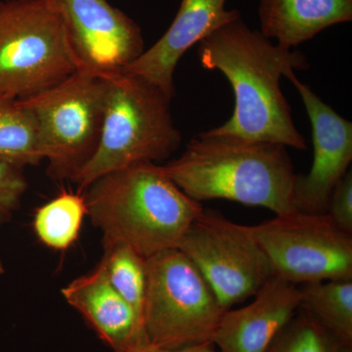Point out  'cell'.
I'll list each match as a JSON object with an SVG mask.
<instances>
[{
    "instance_id": "obj_9",
    "label": "cell",
    "mask_w": 352,
    "mask_h": 352,
    "mask_svg": "<svg viewBox=\"0 0 352 352\" xmlns=\"http://www.w3.org/2000/svg\"><path fill=\"white\" fill-rule=\"evenodd\" d=\"M251 228L274 276L296 286L352 279V235L327 214L296 210Z\"/></svg>"
},
{
    "instance_id": "obj_5",
    "label": "cell",
    "mask_w": 352,
    "mask_h": 352,
    "mask_svg": "<svg viewBox=\"0 0 352 352\" xmlns=\"http://www.w3.org/2000/svg\"><path fill=\"white\" fill-rule=\"evenodd\" d=\"M78 69L55 0H0V98H29Z\"/></svg>"
},
{
    "instance_id": "obj_3",
    "label": "cell",
    "mask_w": 352,
    "mask_h": 352,
    "mask_svg": "<svg viewBox=\"0 0 352 352\" xmlns=\"http://www.w3.org/2000/svg\"><path fill=\"white\" fill-rule=\"evenodd\" d=\"M87 215L103 245L124 244L148 258L177 248L204 210L157 164H141L101 176L85 190Z\"/></svg>"
},
{
    "instance_id": "obj_4",
    "label": "cell",
    "mask_w": 352,
    "mask_h": 352,
    "mask_svg": "<svg viewBox=\"0 0 352 352\" xmlns=\"http://www.w3.org/2000/svg\"><path fill=\"white\" fill-rule=\"evenodd\" d=\"M105 111L98 147L76 175L78 192L101 176L168 159L182 144L170 111L171 99L144 78L120 73L107 76Z\"/></svg>"
},
{
    "instance_id": "obj_16",
    "label": "cell",
    "mask_w": 352,
    "mask_h": 352,
    "mask_svg": "<svg viewBox=\"0 0 352 352\" xmlns=\"http://www.w3.org/2000/svg\"><path fill=\"white\" fill-rule=\"evenodd\" d=\"M302 307L333 338L352 344V279L300 285Z\"/></svg>"
},
{
    "instance_id": "obj_24",
    "label": "cell",
    "mask_w": 352,
    "mask_h": 352,
    "mask_svg": "<svg viewBox=\"0 0 352 352\" xmlns=\"http://www.w3.org/2000/svg\"><path fill=\"white\" fill-rule=\"evenodd\" d=\"M337 352H352V344L339 342L337 347Z\"/></svg>"
},
{
    "instance_id": "obj_12",
    "label": "cell",
    "mask_w": 352,
    "mask_h": 352,
    "mask_svg": "<svg viewBox=\"0 0 352 352\" xmlns=\"http://www.w3.org/2000/svg\"><path fill=\"white\" fill-rule=\"evenodd\" d=\"M226 1L182 0L175 19L163 36L122 73L144 78L173 99L175 69L183 55L222 25L241 18L240 11L227 10Z\"/></svg>"
},
{
    "instance_id": "obj_21",
    "label": "cell",
    "mask_w": 352,
    "mask_h": 352,
    "mask_svg": "<svg viewBox=\"0 0 352 352\" xmlns=\"http://www.w3.org/2000/svg\"><path fill=\"white\" fill-rule=\"evenodd\" d=\"M28 187L23 168L0 163V226L12 219Z\"/></svg>"
},
{
    "instance_id": "obj_2",
    "label": "cell",
    "mask_w": 352,
    "mask_h": 352,
    "mask_svg": "<svg viewBox=\"0 0 352 352\" xmlns=\"http://www.w3.org/2000/svg\"><path fill=\"white\" fill-rule=\"evenodd\" d=\"M163 168L199 203L222 199L267 208L276 215L296 210L295 168L281 144L201 132L182 156Z\"/></svg>"
},
{
    "instance_id": "obj_1",
    "label": "cell",
    "mask_w": 352,
    "mask_h": 352,
    "mask_svg": "<svg viewBox=\"0 0 352 352\" xmlns=\"http://www.w3.org/2000/svg\"><path fill=\"white\" fill-rule=\"evenodd\" d=\"M198 54L204 68L226 76L235 96L230 119L210 133L307 150L280 85L289 69H308L302 53L273 43L239 18L204 38Z\"/></svg>"
},
{
    "instance_id": "obj_22",
    "label": "cell",
    "mask_w": 352,
    "mask_h": 352,
    "mask_svg": "<svg viewBox=\"0 0 352 352\" xmlns=\"http://www.w3.org/2000/svg\"><path fill=\"white\" fill-rule=\"evenodd\" d=\"M326 214L344 232L352 235V173L349 170L331 194Z\"/></svg>"
},
{
    "instance_id": "obj_15",
    "label": "cell",
    "mask_w": 352,
    "mask_h": 352,
    "mask_svg": "<svg viewBox=\"0 0 352 352\" xmlns=\"http://www.w3.org/2000/svg\"><path fill=\"white\" fill-rule=\"evenodd\" d=\"M261 31L292 50L331 25L352 21V0H261Z\"/></svg>"
},
{
    "instance_id": "obj_11",
    "label": "cell",
    "mask_w": 352,
    "mask_h": 352,
    "mask_svg": "<svg viewBox=\"0 0 352 352\" xmlns=\"http://www.w3.org/2000/svg\"><path fill=\"white\" fill-rule=\"evenodd\" d=\"M285 76L295 85L312 129L314 162L309 173L296 175L294 203L298 212L325 214L333 188L352 161V122L327 105L289 69Z\"/></svg>"
},
{
    "instance_id": "obj_6",
    "label": "cell",
    "mask_w": 352,
    "mask_h": 352,
    "mask_svg": "<svg viewBox=\"0 0 352 352\" xmlns=\"http://www.w3.org/2000/svg\"><path fill=\"white\" fill-rule=\"evenodd\" d=\"M107 80L78 69L54 87L18 100L34 117L39 148L55 182H74L100 140Z\"/></svg>"
},
{
    "instance_id": "obj_10",
    "label": "cell",
    "mask_w": 352,
    "mask_h": 352,
    "mask_svg": "<svg viewBox=\"0 0 352 352\" xmlns=\"http://www.w3.org/2000/svg\"><path fill=\"white\" fill-rule=\"evenodd\" d=\"M80 69L107 78L122 73L145 50L140 25L107 0H55Z\"/></svg>"
},
{
    "instance_id": "obj_19",
    "label": "cell",
    "mask_w": 352,
    "mask_h": 352,
    "mask_svg": "<svg viewBox=\"0 0 352 352\" xmlns=\"http://www.w3.org/2000/svg\"><path fill=\"white\" fill-rule=\"evenodd\" d=\"M103 247L104 256L99 264L113 289L131 305L143 326L147 258L126 245L110 244Z\"/></svg>"
},
{
    "instance_id": "obj_7",
    "label": "cell",
    "mask_w": 352,
    "mask_h": 352,
    "mask_svg": "<svg viewBox=\"0 0 352 352\" xmlns=\"http://www.w3.org/2000/svg\"><path fill=\"white\" fill-rule=\"evenodd\" d=\"M146 268L142 323L148 342L166 349L212 344L226 310L186 254L166 250L146 259Z\"/></svg>"
},
{
    "instance_id": "obj_20",
    "label": "cell",
    "mask_w": 352,
    "mask_h": 352,
    "mask_svg": "<svg viewBox=\"0 0 352 352\" xmlns=\"http://www.w3.org/2000/svg\"><path fill=\"white\" fill-rule=\"evenodd\" d=\"M339 342L300 307L265 352H337Z\"/></svg>"
},
{
    "instance_id": "obj_14",
    "label": "cell",
    "mask_w": 352,
    "mask_h": 352,
    "mask_svg": "<svg viewBox=\"0 0 352 352\" xmlns=\"http://www.w3.org/2000/svg\"><path fill=\"white\" fill-rule=\"evenodd\" d=\"M65 300L115 352H126L148 342L131 305L113 289L100 264L61 289Z\"/></svg>"
},
{
    "instance_id": "obj_25",
    "label": "cell",
    "mask_w": 352,
    "mask_h": 352,
    "mask_svg": "<svg viewBox=\"0 0 352 352\" xmlns=\"http://www.w3.org/2000/svg\"><path fill=\"white\" fill-rule=\"evenodd\" d=\"M6 270H4V264L2 263L1 258H0V274H4Z\"/></svg>"
},
{
    "instance_id": "obj_13",
    "label": "cell",
    "mask_w": 352,
    "mask_h": 352,
    "mask_svg": "<svg viewBox=\"0 0 352 352\" xmlns=\"http://www.w3.org/2000/svg\"><path fill=\"white\" fill-rule=\"evenodd\" d=\"M245 307L227 309L212 344L219 352H265L302 307L300 287L271 277Z\"/></svg>"
},
{
    "instance_id": "obj_23",
    "label": "cell",
    "mask_w": 352,
    "mask_h": 352,
    "mask_svg": "<svg viewBox=\"0 0 352 352\" xmlns=\"http://www.w3.org/2000/svg\"><path fill=\"white\" fill-rule=\"evenodd\" d=\"M126 352H219L212 344H204L200 346L183 347V349H166L156 346L149 342H140Z\"/></svg>"
},
{
    "instance_id": "obj_8",
    "label": "cell",
    "mask_w": 352,
    "mask_h": 352,
    "mask_svg": "<svg viewBox=\"0 0 352 352\" xmlns=\"http://www.w3.org/2000/svg\"><path fill=\"white\" fill-rule=\"evenodd\" d=\"M198 268L224 309L254 296L273 275L251 226L204 208L177 245Z\"/></svg>"
},
{
    "instance_id": "obj_17",
    "label": "cell",
    "mask_w": 352,
    "mask_h": 352,
    "mask_svg": "<svg viewBox=\"0 0 352 352\" xmlns=\"http://www.w3.org/2000/svg\"><path fill=\"white\" fill-rule=\"evenodd\" d=\"M43 161L32 113L18 100L0 98V163L24 170Z\"/></svg>"
},
{
    "instance_id": "obj_18",
    "label": "cell",
    "mask_w": 352,
    "mask_h": 352,
    "mask_svg": "<svg viewBox=\"0 0 352 352\" xmlns=\"http://www.w3.org/2000/svg\"><path fill=\"white\" fill-rule=\"evenodd\" d=\"M87 215L85 195L63 191L36 210L34 232L46 247L66 251L75 244Z\"/></svg>"
}]
</instances>
